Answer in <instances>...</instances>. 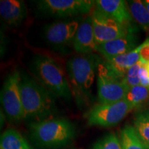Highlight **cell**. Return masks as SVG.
<instances>
[{
	"mask_svg": "<svg viewBox=\"0 0 149 149\" xmlns=\"http://www.w3.org/2000/svg\"><path fill=\"white\" fill-rule=\"evenodd\" d=\"M20 88L24 120H46L57 111L55 96L32 77L22 74Z\"/></svg>",
	"mask_w": 149,
	"mask_h": 149,
	"instance_id": "obj_1",
	"label": "cell"
},
{
	"mask_svg": "<svg viewBox=\"0 0 149 149\" xmlns=\"http://www.w3.org/2000/svg\"><path fill=\"white\" fill-rule=\"evenodd\" d=\"M101 62L95 55L72 57L66 64L72 95L79 107H82L92 97L95 72Z\"/></svg>",
	"mask_w": 149,
	"mask_h": 149,
	"instance_id": "obj_2",
	"label": "cell"
},
{
	"mask_svg": "<svg viewBox=\"0 0 149 149\" xmlns=\"http://www.w3.org/2000/svg\"><path fill=\"white\" fill-rule=\"evenodd\" d=\"M30 137L41 149H59L69 144L75 135L74 124L66 119H51L29 124Z\"/></svg>",
	"mask_w": 149,
	"mask_h": 149,
	"instance_id": "obj_3",
	"label": "cell"
},
{
	"mask_svg": "<svg viewBox=\"0 0 149 149\" xmlns=\"http://www.w3.org/2000/svg\"><path fill=\"white\" fill-rule=\"evenodd\" d=\"M31 70L42 86L55 97L70 101L72 92L70 83L60 66L53 59L46 55L35 56Z\"/></svg>",
	"mask_w": 149,
	"mask_h": 149,
	"instance_id": "obj_4",
	"label": "cell"
},
{
	"mask_svg": "<svg viewBox=\"0 0 149 149\" xmlns=\"http://www.w3.org/2000/svg\"><path fill=\"white\" fill-rule=\"evenodd\" d=\"M22 74L15 70L7 76L1 91V104L7 119L10 122L24 120L21 95Z\"/></svg>",
	"mask_w": 149,
	"mask_h": 149,
	"instance_id": "obj_5",
	"label": "cell"
},
{
	"mask_svg": "<svg viewBox=\"0 0 149 149\" xmlns=\"http://www.w3.org/2000/svg\"><path fill=\"white\" fill-rule=\"evenodd\" d=\"M134 108L126 100L111 104H100L86 114L89 126L109 128L116 126Z\"/></svg>",
	"mask_w": 149,
	"mask_h": 149,
	"instance_id": "obj_6",
	"label": "cell"
},
{
	"mask_svg": "<svg viewBox=\"0 0 149 149\" xmlns=\"http://www.w3.org/2000/svg\"><path fill=\"white\" fill-rule=\"evenodd\" d=\"M95 1L91 0H40L37 8L41 15L52 17H71L91 13Z\"/></svg>",
	"mask_w": 149,
	"mask_h": 149,
	"instance_id": "obj_7",
	"label": "cell"
},
{
	"mask_svg": "<svg viewBox=\"0 0 149 149\" xmlns=\"http://www.w3.org/2000/svg\"><path fill=\"white\" fill-rule=\"evenodd\" d=\"M91 16L97 46L120 38L130 32H135V29L124 26L95 7L91 12Z\"/></svg>",
	"mask_w": 149,
	"mask_h": 149,
	"instance_id": "obj_8",
	"label": "cell"
},
{
	"mask_svg": "<svg viewBox=\"0 0 149 149\" xmlns=\"http://www.w3.org/2000/svg\"><path fill=\"white\" fill-rule=\"evenodd\" d=\"M129 88L122 79L109 73L103 62L97 68V95L100 104H111L124 100Z\"/></svg>",
	"mask_w": 149,
	"mask_h": 149,
	"instance_id": "obj_9",
	"label": "cell"
},
{
	"mask_svg": "<svg viewBox=\"0 0 149 149\" xmlns=\"http://www.w3.org/2000/svg\"><path fill=\"white\" fill-rule=\"evenodd\" d=\"M80 23L78 20L72 19L48 24L44 29L46 42L57 50L72 44Z\"/></svg>",
	"mask_w": 149,
	"mask_h": 149,
	"instance_id": "obj_10",
	"label": "cell"
},
{
	"mask_svg": "<svg viewBox=\"0 0 149 149\" xmlns=\"http://www.w3.org/2000/svg\"><path fill=\"white\" fill-rule=\"evenodd\" d=\"M138 39L134 32H130L120 38L104 43L97 46V51L105 58V60L133 51L137 47Z\"/></svg>",
	"mask_w": 149,
	"mask_h": 149,
	"instance_id": "obj_11",
	"label": "cell"
},
{
	"mask_svg": "<svg viewBox=\"0 0 149 149\" xmlns=\"http://www.w3.org/2000/svg\"><path fill=\"white\" fill-rule=\"evenodd\" d=\"M74 51L82 55H90L97 51V45L95 38L92 18L91 15L86 17L79 24L73 43Z\"/></svg>",
	"mask_w": 149,
	"mask_h": 149,
	"instance_id": "obj_12",
	"label": "cell"
},
{
	"mask_svg": "<svg viewBox=\"0 0 149 149\" xmlns=\"http://www.w3.org/2000/svg\"><path fill=\"white\" fill-rule=\"evenodd\" d=\"M142 44L133 51L103 61L104 66L112 75L122 79L128 70L140 60V51Z\"/></svg>",
	"mask_w": 149,
	"mask_h": 149,
	"instance_id": "obj_13",
	"label": "cell"
},
{
	"mask_svg": "<svg viewBox=\"0 0 149 149\" xmlns=\"http://www.w3.org/2000/svg\"><path fill=\"white\" fill-rule=\"evenodd\" d=\"M95 7L108 15L122 25L128 28L131 26L133 17L128 9V3L124 0H97Z\"/></svg>",
	"mask_w": 149,
	"mask_h": 149,
	"instance_id": "obj_14",
	"label": "cell"
},
{
	"mask_svg": "<svg viewBox=\"0 0 149 149\" xmlns=\"http://www.w3.org/2000/svg\"><path fill=\"white\" fill-rule=\"evenodd\" d=\"M0 15L6 24L12 27L21 26L27 17V8L21 0H1Z\"/></svg>",
	"mask_w": 149,
	"mask_h": 149,
	"instance_id": "obj_15",
	"label": "cell"
},
{
	"mask_svg": "<svg viewBox=\"0 0 149 149\" xmlns=\"http://www.w3.org/2000/svg\"><path fill=\"white\" fill-rule=\"evenodd\" d=\"M0 149H34L21 133L8 128L1 134Z\"/></svg>",
	"mask_w": 149,
	"mask_h": 149,
	"instance_id": "obj_16",
	"label": "cell"
},
{
	"mask_svg": "<svg viewBox=\"0 0 149 149\" xmlns=\"http://www.w3.org/2000/svg\"><path fill=\"white\" fill-rule=\"evenodd\" d=\"M132 17L145 31H149V12L142 1L132 0L127 1Z\"/></svg>",
	"mask_w": 149,
	"mask_h": 149,
	"instance_id": "obj_17",
	"label": "cell"
},
{
	"mask_svg": "<svg viewBox=\"0 0 149 149\" xmlns=\"http://www.w3.org/2000/svg\"><path fill=\"white\" fill-rule=\"evenodd\" d=\"M122 149H146V145L139 138L133 126L127 125L121 132Z\"/></svg>",
	"mask_w": 149,
	"mask_h": 149,
	"instance_id": "obj_18",
	"label": "cell"
},
{
	"mask_svg": "<svg viewBox=\"0 0 149 149\" xmlns=\"http://www.w3.org/2000/svg\"><path fill=\"white\" fill-rule=\"evenodd\" d=\"M134 128L143 143L149 147V110L135 115Z\"/></svg>",
	"mask_w": 149,
	"mask_h": 149,
	"instance_id": "obj_19",
	"label": "cell"
},
{
	"mask_svg": "<svg viewBox=\"0 0 149 149\" xmlns=\"http://www.w3.org/2000/svg\"><path fill=\"white\" fill-rule=\"evenodd\" d=\"M124 100L131 104L134 109L141 107L149 100V88L141 85L130 88Z\"/></svg>",
	"mask_w": 149,
	"mask_h": 149,
	"instance_id": "obj_20",
	"label": "cell"
},
{
	"mask_svg": "<svg viewBox=\"0 0 149 149\" xmlns=\"http://www.w3.org/2000/svg\"><path fill=\"white\" fill-rule=\"evenodd\" d=\"M92 149H122V144L116 134L110 133L98 139Z\"/></svg>",
	"mask_w": 149,
	"mask_h": 149,
	"instance_id": "obj_21",
	"label": "cell"
},
{
	"mask_svg": "<svg viewBox=\"0 0 149 149\" xmlns=\"http://www.w3.org/2000/svg\"><path fill=\"white\" fill-rule=\"evenodd\" d=\"M144 62L140 59L138 62L128 70L125 77L122 79L124 83L128 88H133L136 86L140 85L139 82V70Z\"/></svg>",
	"mask_w": 149,
	"mask_h": 149,
	"instance_id": "obj_22",
	"label": "cell"
},
{
	"mask_svg": "<svg viewBox=\"0 0 149 149\" xmlns=\"http://www.w3.org/2000/svg\"><path fill=\"white\" fill-rule=\"evenodd\" d=\"M139 82L142 86L149 88V74L145 66V63L141 66L139 70Z\"/></svg>",
	"mask_w": 149,
	"mask_h": 149,
	"instance_id": "obj_23",
	"label": "cell"
},
{
	"mask_svg": "<svg viewBox=\"0 0 149 149\" xmlns=\"http://www.w3.org/2000/svg\"><path fill=\"white\" fill-rule=\"evenodd\" d=\"M140 58L144 63L149 62V39L142 43L140 51Z\"/></svg>",
	"mask_w": 149,
	"mask_h": 149,
	"instance_id": "obj_24",
	"label": "cell"
},
{
	"mask_svg": "<svg viewBox=\"0 0 149 149\" xmlns=\"http://www.w3.org/2000/svg\"><path fill=\"white\" fill-rule=\"evenodd\" d=\"M142 1L143 3H144L145 6L146 7L147 10H148L149 12V0H144V1Z\"/></svg>",
	"mask_w": 149,
	"mask_h": 149,
	"instance_id": "obj_25",
	"label": "cell"
},
{
	"mask_svg": "<svg viewBox=\"0 0 149 149\" xmlns=\"http://www.w3.org/2000/svg\"><path fill=\"white\" fill-rule=\"evenodd\" d=\"M145 66H146L147 70H148V74H149V62H147V63H145Z\"/></svg>",
	"mask_w": 149,
	"mask_h": 149,
	"instance_id": "obj_26",
	"label": "cell"
},
{
	"mask_svg": "<svg viewBox=\"0 0 149 149\" xmlns=\"http://www.w3.org/2000/svg\"><path fill=\"white\" fill-rule=\"evenodd\" d=\"M146 149H149V147H148V146H146Z\"/></svg>",
	"mask_w": 149,
	"mask_h": 149,
	"instance_id": "obj_27",
	"label": "cell"
}]
</instances>
